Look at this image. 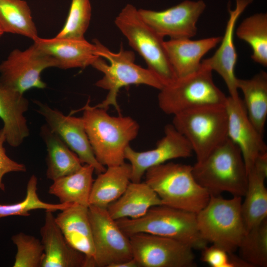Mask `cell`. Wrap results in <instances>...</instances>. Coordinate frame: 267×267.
Wrapping results in <instances>:
<instances>
[{
	"mask_svg": "<svg viewBox=\"0 0 267 267\" xmlns=\"http://www.w3.org/2000/svg\"><path fill=\"white\" fill-rule=\"evenodd\" d=\"M82 109L85 130L98 162L106 167L124 163L126 149L138 134L137 121L130 116H111L107 109L90 106L89 100Z\"/></svg>",
	"mask_w": 267,
	"mask_h": 267,
	"instance_id": "6da1fadb",
	"label": "cell"
},
{
	"mask_svg": "<svg viewBox=\"0 0 267 267\" xmlns=\"http://www.w3.org/2000/svg\"><path fill=\"white\" fill-rule=\"evenodd\" d=\"M93 43L100 57L91 66L103 74L95 86L108 91L105 99L95 107L107 110L110 106H113L120 115L117 98L121 88L131 85H144L159 90L164 87L151 70L134 63L135 56L132 51L125 50L121 45L119 51L115 53L97 39L93 40Z\"/></svg>",
	"mask_w": 267,
	"mask_h": 267,
	"instance_id": "7a4b0ae2",
	"label": "cell"
},
{
	"mask_svg": "<svg viewBox=\"0 0 267 267\" xmlns=\"http://www.w3.org/2000/svg\"><path fill=\"white\" fill-rule=\"evenodd\" d=\"M197 182L210 195L228 192L233 196H244L248 175L241 152L228 138L203 160L192 166Z\"/></svg>",
	"mask_w": 267,
	"mask_h": 267,
	"instance_id": "3957f363",
	"label": "cell"
},
{
	"mask_svg": "<svg viewBox=\"0 0 267 267\" xmlns=\"http://www.w3.org/2000/svg\"><path fill=\"white\" fill-rule=\"evenodd\" d=\"M145 181L163 205L197 214L208 203L210 195L195 179L192 166L166 162L148 169Z\"/></svg>",
	"mask_w": 267,
	"mask_h": 267,
	"instance_id": "277c9868",
	"label": "cell"
},
{
	"mask_svg": "<svg viewBox=\"0 0 267 267\" xmlns=\"http://www.w3.org/2000/svg\"><path fill=\"white\" fill-rule=\"evenodd\" d=\"M116 221L128 236L149 233L176 240L193 249L202 250L208 245L199 233L196 213L164 205L152 207L139 218Z\"/></svg>",
	"mask_w": 267,
	"mask_h": 267,
	"instance_id": "5b68a950",
	"label": "cell"
},
{
	"mask_svg": "<svg viewBox=\"0 0 267 267\" xmlns=\"http://www.w3.org/2000/svg\"><path fill=\"white\" fill-rule=\"evenodd\" d=\"M242 197L224 199L210 195L205 205L196 214L199 233L208 243L234 253L247 230L241 211Z\"/></svg>",
	"mask_w": 267,
	"mask_h": 267,
	"instance_id": "8992f818",
	"label": "cell"
},
{
	"mask_svg": "<svg viewBox=\"0 0 267 267\" xmlns=\"http://www.w3.org/2000/svg\"><path fill=\"white\" fill-rule=\"evenodd\" d=\"M115 24L164 86L177 80L166 51L164 38L143 20L135 6L127 4L116 17Z\"/></svg>",
	"mask_w": 267,
	"mask_h": 267,
	"instance_id": "52a82bcc",
	"label": "cell"
},
{
	"mask_svg": "<svg viewBox=\"0 0 267 267\" xmlns=\"http://www.w3.org/2000/svg\"><path fill=\"white\" fill-rule=\"evenodd\" d=\"M172 125L187 140L197 162L228 138L224 105L201 106L181 112L174 115Z\"/></svg>",
	"mask_w": 267,
	"mask_h": 267,
	"instance_id": "ba28073f",
	"label": "cell"
},
{
	"mask_svg": "<svg viewBox=\"0 0 267 267\" xmlns=\"http://www.w3.org/2000/svg\"><path fill=\"white\" fill-rule=\"evenodd\" d=\"M159 90V108L173 116L196 107L224 105L227 97L215 84L212 71L202 64L196 72L177 78Z\"/></svg>",
	"mask_w": 267,
	"mask_h": 267,
	"instance_id": "9c48e42d",
	"label": "cell"
},
{
	"mask_svg": "<svg viewBox=\"0 0 267 267\" xmlns=\"http://www.w3.org/2000/svg\"><path fill=\"white\" fill-rule=\"evenodd\" d=\"M89 215L94 248V267H111L133 258L129 237L107 208L89 205Z\"/></svg>",
	"mask_w": 267,
	"mask_h": 267,
	"instance_id": "30bf717a",
	"label": "cell"
},
{
	"mask_svg": "<svg viewBox=\"0 0 267 267\" xmlns=\"http://www.w3.org/2000/svg\"><path fill=\"white\" fill-rule=\"evenodd\" d=\"M53 67H57L55 60L34 43L24 50L13 49L0 63V81L23 94L33 88L44 89L46 85L41 75L45 69Z\"/></svg>",
	"mask_w": 267,
	"mask_h": 267,
	"instance_id": "8fae6325",
	"label": "cell"
},
{
	"mask_svg": "<svg viewBox=\"0 0 267 267\" xmlns=\"http://www.w3.org/2000/svg\"><path fill=\"white\" fill-rule=\"evenodd\" d=\"M139 267H193V249L176 240L146 233L128 236Z\"/></svg>",
	"mask_w": 267,
	"mask_h": 267,
	"instance_id": "7c38bea8",
	"label": "cell"
},
{
	"mask_svg": "<svg viewBox=\"0 0 267 267\" xmlns=\"http://www.w3.org/2000/svg\"><path fill=\"white\" fill-rule=\"evenodd\" d=\"M206 7L202 0H185L161 11L138 10L143 20L163 38L191 39L196 35L197 22Z\"/></svg>",
	"mask_w": 267,
	"mask_h": 267,
	"instance_id": "4fadbf2b",
	"label": "cell"
},
{
	"mask_svg": "<svg viewBox=\"0 0 267 267\" xmlns=\"http://www.w3.org/2000/svg\"><path fill=\"white\" fill-rule=\"evenodd\" d=\"M37 112L46 125L72 150L83 164L92 166L98 174L104 172L105 167L96 160L86 133L82 117L65 115L46 103L37 101Z\"/></svg>",
	"mask_w": 267,
	"mask_h": 267,
	"instance_id": "5bb4252c",
	"label": "cell"
},
{
	"mask_svg": "<svg viewBox=\"0 0 267 267\" xmlns=\"http://www.w3.org/2000/svg\"><path fill=\"white\" fill-rule=\"evenodd\" d=\"M193 153L192 148L185 137L174 126H165L164 135L158 141L154 149L139 152L130 145L125 152V158L131 166L132 182H140L149 168L178 158H186Z\"/></svg>",
	"mask_w": 267,
	"mask_h": 267,
	"instance_id": "9a60e30c",
	"label": "cell"
},
{
	"mask_svg": "<svg viewBox=\"0 0 267 267\" xmlns=\"http://www.w3.org/2000/svg\"><path fill=\"white\" fill-rule=\"evenodd\" d=\"M228 119V137L239 147L247 175L257 158L267 152L263 135L249 119L242 99L240 97H227L224 105Z\"/></svg>",
	"mask_w": 267,
	"mask_h": 267,
	"instance_id": "2e32d148",
	"label": "cell"
},
{
	"mask_svg": "<svg viewBox=\"0 0 267 267\" xmlns=\"http://www.w3.org/2000/svg\"><path fill=\"white\" fill-rule=\"evenodd\" d=\"M235 0V9L232 10L228 6L229 17L220 46L213 56L201 61L203 65L221 76L226 84L229 96L235 99L239 96L237 87V78L235 75L237 54L234 44V32L237 19L253 0Z\"/></svg>",
	"mask_w": 267,
	"mask_h": 267,
	"instance_id": "e0dca14e",
	"label": "cell"
},
{
	"mask_svg": "<svg viewBox=\"0 0 267 267\" xmlns=\"http://www.w3.org/2000/svg\"><path fill=\"white\" fill-rule=\"evenodd\" d=\"M53 213L45 211L44 223L40 229L44 247L41 267H89L86 256L68 243Z\"/></svg>",
	"mask_w": 267,
	"mask_h": 267,
	"instance_id": "ac0fdd59",
	"label": "cell"
},
{
	"mask_svg": "<svg viewBox=\"0 0 267 267\" xmlns=\"http://www.w3.org/2000/svg\"><path fill=\"white\" fill-rule=\"evenodd\" d=\"M34 43L44 53L54 59L57 67L62 69L84 68L91 65L100 57L94 44L81 39L39 37Z\"/></svg>",
	"mask_w": 267,
	"mask_h": 267,
	"instance_id": "d6986e66",
	"label": "cell"
},
{
	"mask_svg": "<svg viewBox=\"0 0 267 267\" xmlns=\"http://www.w3.org/2000/svg\"><path fill=\"white\" fill-rule=\"evenodd\" d=\"M28 107V100L23 93L0 81V118L3 123L0 134L4 135L6 142L12 147L19 146L30 134L24 116Z\"/></svg>",
	"mask_w": 267,
	"mask_h": 267,
	"instance_id": "ffe728a7",
	"label": "cell"
},
{
	"mask_svg": "<svg viewBox=\"0 0 267 267\" xmlns=\"http://www.w3.org/2000/svg\"><path fill=\"white\" fill-rule=\"evenodd\" d=\"M55 219L68 243L86 256L89 267H94V248L89 207L72 204L61 210Z\"/></svg>",
	"mask_w": 267,
	"mask_h": 267,
	"instance_id": "44dd1931",
	"label": "cell"
},
{
	"mask_svg": "<svg viewBox=\"0 0 267 267\" xmlns=\"http://www.w3.org/2000/svg\"><path fill=\"white\" fill-rule=\"evenodd\" d=\"M222 38L219 36L197 40L181 38L164 41L169 61L177 78L198 70L202 57L220 43Z\"/></svg>",
	"mask_w": 267,
	"mask_h": 267,
	"instance_id": "7402d4cb",
	"label": "cell"
},
{
	"mask_svg": "<svg viewBox=\"0 0 267 267\" xmlns=\"http://www.w3.org/2000/svg\"><path fill=\"white\" fill-rule=\"evenodd\" d=\"M161 205H163L161 199L145 182L131 181L124 193L107 210L115 220L136 219L145 215L152 207Z\"/></svg>",
	"mask_w": 267,
	"mask_h": 267,
	"instance_id": "603a6c76",
	"label": "cell"
},
{
	"mask_svg": "<svg viewBox=\"0 0 267 267\" xmlns=\"http://www.w3.org/2000/svg\"><path fill=\"white\" fill-rule=\"evenodd\" d=\"M131 166L129 163L107 167L94 180L89 206L107 208L125 192L131 181Z\"/></svg>",
	"mask_w": 267,
	"mask_h": 267,
	"instance_id": "cb8c5ba5",
	"label": "cell"
},
{
	"mask_svg": "<svg viewBox=\"0 0 267 267\" xmlns=\"http://www.w3.org/2000/svg\"><path fill=\"white\" fill-rule=\"evenodd\" d=\"M40 135L47 151V178L52 181L79 170L83 163L78 156L45 124L40 130Z\"/></svg>",
	"mask_w": 267,
	"mask_h": 267,
	"instance_id": "d4e9b609",
	"label": "cell"
},
{
	"mask_svg": "<svg viewBox=\"0 0 267 267\" xmlns=\"http://www.w3.org/2000/svg\"><path fill=\"white\" fill-rule=\"evenodd\" d=\"M94 172L92 166L85 164L75 173L53 180L48 193L56 197L59 203L89 207Z\"/></svg>",
	"mask_w": 267,
	"mask_h": 267,
	"instance_id": "484cf974",
	"label": "cell"
},
{
	"mask_svg": "<svg viewBox=\"0 0 267 267\" xmlns=\"http://www.w3.org/2000/svg\"><path fill=\"white\" fill-rule=\"evenodd\" d=\"M237 87L243 94L242 99L248 116L263 135L267 118V73L261 71L249 79L237 78Z\"/></svg>",
	"mask_w": 267,
	"mask_h": 267,
	"instance_id": "4316f807",
	"label": "cell"
},
{
	"mask_svg": "<svg viewBox=\"0 0 267 267\" xmlns=\"http://www.w3.org/2000/svg\"><path fill=\"white\" fill-rule=\"evenodd\" d=\"M267 174L254 168L248 173L247 185L241 211L247 231L267 219Z\"/></svg>",
	"mask_w": 267,
	"mask_h": 267,
	"instance_id": "83f0119b",
	"label": "cell"
},
{
	"mask_svg": "<svg viewBox=\"0 0 267 267\" xmlns=\"http://www.w3.org/2000/svg\"><path fill=\"white\" fill-rule=\"evenodd\" d=\"M0 27L4 33L36 40L39 37L30 8L24 0H0Z\"/></svg>",
	"mask_w": 267,
	"mask_h": 267,
	"instance_id": "f1b7e54d",
	"label": "cell"
},
{
	"mask_svg": "<svg viewBox=\"0 0 267 267\" xmlns=\"http://www.w3.org/2000/svg\"><path fill=\"white\" fill-rule=\"evenodd\" d=\"M237 37L252 49V59L267 66V14L259 13L244 19L235 32Z\"/></svg>",
	"mask_w": 267,
	"mask_h": 267,
	"instance_id": "f546056e",
	"label": "cell"
},
{
	"mask_svg": "<svg viewBox=\"0 0 267 267\" xmlns=\"http://www.w3.org/2000/svg\"><path fill=\"white\" fill-rule=\"evenodd\" d=\"M237 250L251 267H267V219L246 232Z\"/></svg>",
	"mask_w": 267,
	"mask_h": 267,
	"instance_id": "4dcf8cb0",
	"label": "cell"
},
{
	"mask_svg": "<svg viewBox=\"0 0 267 267\" xmlns=\"http://www.w3.org/2000/svg\"><path fill=\"white\" fill-rule=\"evenodd\" d=\"M38 178L32 175L27 184L26 194L23 200L12 204H0V219L12 216L28 217L30 212L35 210H44L55 212L63 210L72 204H52L41 200L37 192Z\"/></svg>",
	"mask_w": 267,
	"mask_h": 267,
	"instance_id": "1f68e13d",
	"label": "cell"
},
{
	"mask_svg": "<svg viewBox=\"0 0 267 267\" xmlns=\"http://www.w3.org/2000/svg\"><path fill=\"white\" fill-rule=\"evenodd\" d=\"M91 11L89 0H72L65 23L55 37L84 39V35L89 24Z\"/></svg>",
	"mask_w": 267,
	"mask_h": 267,
	"instance_id": "d6a6232c",
	"label": "cell"
},
{
	"mask_svg": "<svg viewBox=\"0 0 267 267\" xmlns=\"http://www.w3.org/2000/svg\"><path fill=\"white\" fill-rule=\"evenodd\" d=\"M16 247L13 267H41L44 257V247L36 237L23 232L11 237Z\"/></svg>",
	"mask_w": 267,
	"mask_h": 267,
	"instance_id": "836d02e7",
	"label": "cell"
},
{
	"mask_svg": "<svg viewBox=\"0 0 267 267\" xmlns=\"http://www.w3.org/2000/svg\"><path fill=\"white\" fill-rule=\"evenodd\" d=\"M201 260L212 267H251L234 253L214 244L202 250Z\"/></svg>",
	"mask_w": 267,
	"mask_h": 267,
	"instance_id": "e575fe53",
	"label": "cell"
},
{
	"mask_svg": "<svg viewBox=\"0 0 267 267\" xmlns=\"http://www.w3.org/2000/svg\"><path fill=\"white\" fill-rule=\"evenodd\" d=\"M5 141L4 135L0 134V191L5 189L2 180L5 175L11 172H25L27 171L25 165L11 159L7 155L3 147Z\"/></svg>",
	"mask_w": 267,
	"mask_h": 267,
	"instance_id": "d590c367",
	"label": "cell"
},
{
	"mask_svg": "<svg viewBox=\"0 0 267 267\" xmlns=\"http://www.w3.org/2000/svg\"><path fill=\"white\" fill-rule=\"evenodd\" d=\"M111 267H139V266L133 258L127 261L113 265Z\"/></svg>",
	"mask_w": 267,
	"mask_h": 267,
	"instance_id": "8d00e7d4",
	"label": "cell"
},
{
	"mask_svg": "<svg viewBox=\"0 0 267 267\" xmlns=\"http://www.w3.org/2000/svg\"><path fill=\"white\" fill-rule=\"evenodd\" d=\"M4 34V32L2 31L1 28L0 27V38L2 36V35Z\"/></svg>",
	"mask_w": 267,
	"mask_h": 267,
	"instance_id": "74e56055",
	"label": "cell"
}]
</instances>
